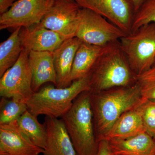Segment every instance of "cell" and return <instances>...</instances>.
I'll return each mask as SVG.
<instances>
[{
  "label": "cell",
  "instance_id": "cell-14",
  "mask_svg": "<svg viewBox=\"0 0 155 155\" xmlns=\"http://www.w3.org/2000/svg\"><path fill=\"white\" fill-rule=\"evenodd\" d=\"M81 42L77 38L64 41L53 52L56 74V87L63 88L70 85L69 80L75 54Z\"/></svg>",
  "mask_w": 155,
  "mask_h": 155
},
{
  "label": "cell",
  "instance_id": "cell-21",
  "mask_svg": "<svg viewBox=\"0 0 155 155\" xmlns=\"http://www.w3.org/2000/svg\"><path fill=\"white\" fill-rule=\"evenodd\" d=\"M27 110L24 101L2 97L0 102V125L17 121Z\"/></svg>",
  "mask_w": 155,
  "mask_h": 155
},
{
  "label": "cell",
  "instance_id": "cell-7",
  "mask_svg": "<svg viewBox=\"0 0 155 155\" xmlns=\"http://www.w3.org/2000/svg\"><path fill=\"white\" fill-rule=\"evenodd\" d=\"M29 51L23 49L14 66L0 78V96L26 102L33 94L32 71L28 62Z\"/></svg>",
  "mask_w": 155,
  "mask_h": 155
},
{
  "label": "cell",
  "instance_id": "cell-19",
  "mask_svg": "<svg viewBox=\"0 0 155 155\" xmlns=\"http://www.w3.org/2000/svg\"><path fill=\"white\" fill-rule=\"evenodd\" d=\"M21 28L14 29L8 39L0 44V77L17 62L23 50L19 38Z\"/></svg>",
  "mask_w": 155,
  "mask_h": 155
},
{
  "label": "cell",
  "instance_id": "cell-4",
  "mask_svg": "<svg viewBox=\"0 0 155 155\" xmlns=\"http://www.w3.org/2000/svg\"><path fill=\"white\" fill-rule=\"evenodd\" d=\"M90 90V74L73 81L67 87L48 85L34 92L26 102L28 110L34 116L45 115L58 119L69 110L81 94Z\"/></svg>",
  "mask_w": 155,
  "mask_h": 155
},
{
  "label": "cell",
  "instance_id": "cell-23",
  "mask_svg": "<svg viewBox=\"0 0 155 155\" xmlns=\"http://www.w3.org/2000/svg\"><path fill=\"white\" fill-rule=\"evenodd\" d=\"M150 23H155V0H146L136 12L132 22L131 31Z\"/></svg>",
  "mask_w": 155,
  "mask_h": 155
},
{
  "label": "cell",
  "instance_id": "cell-20",
  "mask_svg": "<svg viewBox=\"0 0 155 155\" xmlns=\"http://www.w3.org/2000/svg\"><path fill=\"white\" fill-rule=\"evenodd\" d=\"M17 126L35 144L44 149L47 139V130L37 117L27 110L16 121Z\"/></svg>",
  "mask_w": 155,
  "mask_h": 155
},
{
  "label": "cell",
  "instance_id": "cell-2",
  "mask_svg": "<svg viewBox=\"0 0 155 155\" xmlns=\"http://www.w3.org/2000/svg\"><path fill=\"white\" fill-rule=\"evenodd\" d=\"M91 92L128 86L136 82L127 57L119 41L107 45L90 73Z\"/></svg>",
  "mask_w": 155,
  "mask_h": 155
},
{
  "label": "cell",
  "instance_id": "cell-1",
  "mask_svg": "<svg viewBox=\"0 0 155 155\" xmlns=\"http://www.w3.org/2000/svg\"><path fill=\"white\" fill-rule=\"evenodd\" d=\"M90 92V101L97 141L125 112L137 108L144 100L136 82L128 86Z\"/></svg>",
  "mask_w": 155,
  "mask_h": 155
},
{
  "label": "cell",
  "instance_id": "cell-3",
  "mask_svg": "<svg viewBox=\"0 0 155 155\" xmlns=\"http://www.w3.org/2000/svg\"><path fill=\"white\" fill-rule=\"evenodd\" d=\"M77 155H96L98 142L95 134L90 91L77 97L62 117Z\"/></svg>",
  "mask_w": 155,
  "mask_h": 155
},
{
  "label": "cell",
  "instance_id": "cell-24",
  "mask_svg": "<svg viewBox=\"0 0 155 155\" xmlns=\"http://www.w3.org/2000/svg\"><path fill=\"white\" fill-rule=\"evenodd\" d=\"M138 108L146 131L155 138V101L144 100Z\"/></svg>",
  "mask_w": 155,
  "mask_h": 155
},
{
  "label": "cell",
  "instance_id": "cell-28",
  "mask_svg": "<svg viewBox=\"0 0 155 155\" xmlns=\"http://www.w3.org/2000/svg\"><path fill=\"white\" fill-rule=\"evenodd\" d=\"M153 139H154V141H155V138H153Z\"/></svg>",
  "mask_w": 155,
  "mask_h": 155
},
{
  "label": "cell",
  "instance_id": "cell-12",
  "mask_svg": "<svg viewBox=\"0 0 155 155\" xmlns=\"http://www.w3.org/2000/svg\"><path fill=\"white\" fill-rule=\"evenodd\" d=\"M19 38L23 49L29 52H53L65 41L60 35L46 28L41 23L21 28Z\"/></svg>",
  "mask_w": 155,
  "mask_h": 155
},
{
  "label": "cell",
  "instance_id": "cell-6",
  "mask_svg": "<svg viewBox=\"0 0 155 155\" xmlns=\"http://www.w3.org/2000/svg\"><path fill=\"white\" fill-rule=\"evenodd\" d=\"M126 35L99 14L89 9L81 8L75 37L82 42L104 47L119 41Z\"/></svg>",
  "mask_w": 155,
  "mask_h": 155
},
{
  "label": "cell",
  "instance_id": "cell-10",
  "mask_svg": "<svg viewBox=\"0 0 155 155\" xmlns=\"http://www.w3.org/2000/svg\"><path fill=\"white\" fill-rule=\"evenodd\" d=\"M81 8L104 17L126 34L131 32L134 14L131 0H74Z\"/></svg>",
  "mask_w": 155,
  "mask_h": 155
},
{
  "label": "cell",
  "instance_id": "cell-15",
  "mask_svg": "<svg viewBox=\"0 0 155 155\" xmlns=\"http://www.w3.org/2000/svg\"><path fill=\"white\" fill-rule=\"evenodd\" d=\"M28 62L32 71V89L34 92L39 90L41 87L47 82L56 86V74L53 52L30 51Z\"/></svg>",
  "mask_w": 155,
  "mask_h": 155
},
{
  "label": "cell",
  "instance_id": "cell-11",
  "mask_svg": "<svg viewBox=\"0 0 155 155\" xmlns=\"http://www.w3.org/2000/svg\"><path fill=\"white\" fill-rule=\"evenodd\" d=\"M0 125V155H39L43 149L34 144L19 129L17 122Z\"/></svg>",
  "mask_w": 155,
  "mask_h": 155
},
{
  "label": "cell",
  "instance_id": "cell-25",
  "mask_svg": "<svg viewBox=\"0 0 155 155\" xmlns=\"http://www.w3.org/2000/svg\"><path fill=\"white\" fill-rule=\"evenodd\" d=\"M96 155H113L107 140H100L98 142V148Z\"/></svg>",
  "mask_w": 155,
  "mask_h": 155
},
{
  "label": "cell",
  "instance_id": "cell-9",
  "mask_svg": "<svg viewBox=\"0 0 155 155\" xmlns=\"http://www.w3.org/2000/svg\"><path fill=\"white\" fill-rule=\"evenodd\" d=\"M80 8L74 0H54L41 24L65 40L75 37Z\"/></svg>",
  "mask_w": 155,
  "mask_h": 155
},
{
  "label": "cell",
  "instance_id": "cell-13",
  "mask_svg": "<svg viewBox=\"0 0 155 155\" xmlns=\"http://www.w3.org/2000/svg\"><path fill=\"white\" fill-rule=\"evenodd\" d=\"M47 139L43 155H77L62 119L46 116Z\"/></svg>",
  "mask_w": 155,
  "mask_h": 155
},
{
  "label": "cell",
  "instance_id": "cell-8",
  "mask_svg": "<svg viewBox=\"0 0 155 155\" xmlns=\"http://www.w3.org/2000/svg\"><path fill=\"white\" fill-rule=\"evenodd\" d=\"M54 0H18L0 16V30L39 24Z\"/></svg>",
  "mask_w": 155,
  "mask_h": 155
},
{
  "label": "cell",
  "instance_id": "cell-22",
  "mask_svg": "<svg viewBox=\"0 0 155 155\" xmlns=\"http://www.w3.org/2000/svg\"><path fill=\"white\" fill-rule=\"evenodd\" d=\"M143 100L155 101V66L136 76Z\"/></svg>",
  "mask_w": 155,
  "mask_h": 155
},
{
  "label": "cell",
  "instance_id": "cell-27",
  "mask_svg": "<svg viewBox=\"0 0 155 155\" xmlns=\"http://www.w3.org/2000/svg\"><path fill=\"white\" fill-rule=\"evenodd\" d=\"M134 6L135 13L140 8L142 5L145 2L146 0H131Z\"/></svg>",
  "mask_w": 155,
  "mask_h": 155
},
{
  "label": "cell",
  "instance_id": "cell-18",
  "mask_svg": "<svg viewBox=\"0 0 155 155\" xmlns=\"http://www.w3.org/2000/svg\"><path fill=\"white\" fill-rule=\"evenodd\" d=\"M104 47L81 42L72 65L69 80L70 84L73 81L89 75Z\"/></svg>",
  "mask_w": 155,
  "mask_h": 155
},
{
  "label": "cell",
  "instance_id": "cell-16",
  "mask_svg": "<svg viewBox=\"0 0 155 155\" xmlns=\"http://www.w3.org/2000/svg\"><path fill=\"white\" fill-rule=\"evenodd\" d=\"M108 141L113 155H155L154 140L146 132Z\"/></svg>",
  "mask_w": 155,
  "mask_h": 155
},
{
  "label": "cell",
  "instance_id": "cell-5",
  "mask_svg": "<svg viewBox=\"0 0 155 155\" xmlns=\"http://www.w3.org/2000/svg\"><path fill=\"white\" fill-rule=\"evenodd\" d=\"M132 72L136 76L151 68L155 62V23L142 25L119 40Z\"/></svg>",
  "mask_w": 155,
  "mask_h": 155
},
{
  "label": "cell",
  "instance_id": "cell-17",
  "mask_svg": "<svg viewBox=\"0 0 155 155\" xmlns=\"http://www.w3.org/2000/svg\"><path fill=\"white\" fill-rule=\"evenodd\" d=\"M138 107L122 114L101 140L128 138L146 132Z\"/></svg>",
  "mask_w": 155,
  "mask_h": 155
},
{
  "label": "cell",
  "instance_id": "cell-29",
  "mask_svg": "<svg viewBox=\"0 0 155 155\" xmlns=\"http://www.w3.org/2000/svg\"><path fill=\"white\" fill-rule=\"evenodd\" d=\"M154 66H155V64H154Z\"/></svg>",
  "mask_w": 155,
  "mask_h": 155
},
{
  "label": "cell",
  "instance_id": "cell-26",
  "mask_svg": "<svg viewBox=\"0 0 155 155\" xmlns=\"http://www.w3.org/2000/svg\"><path fill=\"white\" fill-rule=\"evenodd\" d=\"M18 0H0V14H4Z\"/></svg>",
  "mask_w": 155,
  "mask_h": 155
}]
</instances>
